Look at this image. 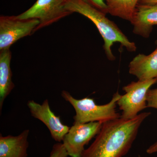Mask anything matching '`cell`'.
<instances>
[{"label":"cell","mask_w":157,"mask_h":157,"mask_svg":"<svg viewBox=\"0 0 157 157\" xmlns=\"http://www.w3.org/2000/svg\"><path fill=\"white\" fill-rule=\"evenodd\" d=\"M151 113L143 112L131 119L121 117L103 124L100 132L81 157H123L128 152L138 130Z\"/></svg>","instance_id":"6da1fadb"},{"label":"cell","mask_w":157,"mask_h":157,"mask_svg":"<svg viewBox=\"0 0 157 157\" xmlns=\"http://www.w3.org/2000/svg\"><path fill=\"white\" fill-rule=\"evenodd\" d=\"M66 9L72 14L78 13L92 21L103 38V48L109 60L115 59L111 48L116 42H119L130 52L136 51L137 46L135 42H131L115 23L108 19L102 11L83 0H67Z\"/></svg>","instance_id":"7a4b0ae2"},{"label":"cell","mask_w":157,"mask_h":157,"mask_svg":"<svg viewBox=\"0 0 157 157\" xmlns=\"http://www.w3.org/2000/svg\"><path fill=\"white\" fill-rule=\"evenodd\" d=\"M61 95L63 99L70 103L75 109L74 123L84 124L99 122L103 124L121 117L116 110L117 101L121 96L118 91L113 95L108 104L104 105L96 104L94 99L91 98L76 99L66 90L62 91Z\"/></svg>","instance_id":"3957f363"},{"label":"cell","mask_w":157,"mask_h":157,"mask_svg":"<svg viewBox=\"0 0 157 157\" xmlns=\"http://www.w3.org/2000/svg\"><path fill=\"white\" fill-rule=\"evenodd\" d=\"M157 82V79L138 80L132 82L124 86L125 94L121 96L117 104L122 111L121 117L131 119L136 117L138 113L147 108V94L152 86Z\"/></svg>","instance_id":"277c9868"},{"label":"cell","mask_w":157,"mask_h":157,"mask_svg":"<svg viewBox=\"0 0 157 157\" xmlns=\"http://www.w3.org/2000/svg\"><path fill=\"white\" fill-rule=\"evenodd\" d=\"M67 0H37L33 6L19 15L20 19L35 18L39 24L35 32L72 14L66 9Z\"/></svg>","instance_id":"5b68a950"},{"label":"cell","mask_w":157,"mask_h":157,"mask_svg":"<svg viewBox=\"0 0 157 157\" xmlns=\"http://www.w3.org/2000/svg\"><path fill=\"white\" fill-rule=\"evenodd\" d=\"M39 24L35 18L20 19L16 16H0V51L10 48L24 37L34 33Z\"/></svg>","instance_id":"8992f818"},{"label":"cell","mask_w":157,"mask_h":157,"mask_svg":"<svg viewBox=\"0 0 157 157\" xmlns=\"http://www.w3.org/2000/svg\"><path fill=\"white\" fill-rule=\"evenodd\" d=\"M102 125L103 123L99 122L74 123L62 141L68 156L81 157L85 149V146L97 136Z\"/></svg>","instance_id":"52a82bcc"},{"label":"cell","mask_w":157,"mask_h":157,"mask_svg":"<svg viewBox=\"0 0 157 157\" xmlns=\"http://www.w3.org/2000/svg\"><path fill=\"white\" fill-rule=\"evenodd\" d=\"M27 106L32 116L46 126L52 139L57 142H62L70 128L64 124L60 117L51 110L48 99L44 100L42 104L30 100L28 102Z\"/></svg>","instance_id":"ba28073f"},{"label":"cell","mask_w":157,"mask_h":157,"mask_svg":"<svg viewBox=\"0 0 157 157\" xmlns=\"http://www.w3.org/2000/svg\"><path fill=\"white\" fill-rule=\"evenodd\" d=\"M135 35L148 38L153 28L157 25V3L138 4L131 21Z\"/></svg>","instance_id":"9c48e42d"},{"label":"cell","mask_w":157,"mask_h":157,"mask_svg":"<svg viewBox=\"0 0 157 157\" xmlns=\"http://www.w3.org/2000/svg\"><path fill=\"white\" fill-rule=\"evenodd\" d=\"M29 129L17 136L0 135V157H27Z\"/></svg>","instance_id":"30bf717a"},{"label":"cell","mask_w":157,"mask_h":157,"mask_svg":"<svg viewBox=\"0 0 157 157\" xmlns=\"http://www.w3.org/2000/svg\"><path fill=\"white\" fill-rule=\"evenodd\" d=\"M129 73L138 80L157 79V48L148 55L139 54L129 63Z\"/></svg>","instance_id":"8fae6325"},{"label":"cell","mask_w":157,"mask_h":157,"mask_svg":"<svg viewBox=\"0 0 157 157\" xmlns=\"http://www.w3.org/2000/svg\"><path fill=\"white\" fill-rule=\"evenodd\" d=\"M11 52L9 49L0 51V110L7 97L14 87L12 81L11 61Z\"/></svg>","instance_id":"7c38bea8"},{"label":"cell","mask_w":157,"mask_h":157,"mask_svg":"<svg viewBox=\"0 0 157 157\" xmlns=\"http://www.w3.org/2000/svg\"><path fill=\"white\" fill-rule=\"evenodd\" d=\"M140 0H105L108 14L131 21Z\"/></svg>","instance_id":"4fadbf2b"},{"label":"cell","mask_w":157,"mask_h":157,"mask_svg":"<svg viewBox=\"0 0 157 157\" xmlns=\"http://www.w3.org/2000/svg\"><path fill=\"white\" fill-rule=\"evenodd\" d=\"M67 153L62 142L54 144L48 157H68Z\"/></svg>","instance_id":"5bb4252c"},{"label":"cell","mask_w":157,"mask_h":157,"mask_svg":"<svg viewBox=\"0 0 157 157\" xmlns=\"http://www.w3.org/2000/svg\"><path fill=\"white\" fill-rule=\"evenodd\" d=\"M147 107L157 109V88L150 89L147 94Z\"/></svg>","instance_id":"9a60e30c"},{"label":"cell","mask_w":157,"mask_h":157,"mask_svg":"<svg viewBox=\"0 0 157 157\" xmlns=\"http://www.w3.org/2000/svg\"><path fill=\"white\" fill-rule=\"evenodd\" d=\"M86 2L102 11L104 14H108L105 0H83Z\"/></svg>","instance_id":"2e32d148"},{"label":"cell","mask_w":157,"mask_h":157,"mask_svg":"<svg viewBox=\"0 0 157 157\" xmlns=\"http://www.w3.org/2000/svg\"><path fill=\"white\" fill-rule=\"evenodd\" d=\"M146 152L148 154L157 153V140L147 149Z\"/></svg>","instance_id":"e0dca14e"},{"label":"cell","mask_w":157,"mask_h":157,"mask_svg":"<svg viewBox=\"0 0 157 157\" xmlns=\"http://www.w3.org/2000/svg\"><path fill=\"white\" fill-rule=\"evenodd\" d=\"M157 0H140L138 4H157Z\"/></svg>","instance_id":"ac0fdd59"}]
</instances>
